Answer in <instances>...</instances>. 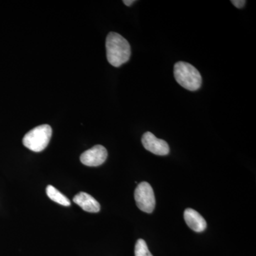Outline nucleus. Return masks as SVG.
Returning <instances> with one entry per match:
<instances>
[{
    "label": "nucleus",
    "mask_w": 256,
    "mask_h": 256,
    "mask_svg": "<svg viewBox=\"0 0 256 256\" xmlns=\"http://www.w3.org/2000/svg\"><path fill=\"white\" fill-rule=\"evenodd\" d=\"M106 53L109 63L120 67L130 60V45L124 36L116 32H110L106 38Z\"/></svg>",
    "instance_id": "nucleus-1"
},
{
    "label": "nucleus",
    "mask_w": 256,
    "mask_h": 256,
    "mask_svg": "<svg viewBox=\"0 0 256 256\" xmlns=\"http://www.w3.org/2000/svg\"><path fill=\"white\" fill-rule=\"evenodd\" d=\"M174 75L176 82L186 90L194 92L201 87V74L192 64L184 62L175 64Z\"/></svg>",
    "instance_id": "nucleus-2"
},
{
    "label": "nucleus",
    "mask_w": 256,
    "mask_h": 256,
    "mask_svg": "<svg viewBox=\"0 0 256 256\" xmlns=\"http://www.w3.org/2000/svg\"><path fill=\"white\" fill-rule=\"evenodd\" d=\"M52 129L48 124H42L32 129L23 138L24 146L36 152L43 151L52 138Z\"/></svg>",
    "instance_id": "nucleus-3"
},
{
    "label": "nucleus",
    "mask_w": 256,
    "mask_h": 256,
    "mask_svg": "<svg viewBox=\"0 0 256 256\" xmlns=\"http://www.w3.org/2000/svg\"><path fill=\"white\" fill-rule=\"evenodd\" d=\"M134 200L138 208L142 212L150 214L156 207V196L149 183L143 182L138 185L134 191Z\"/></svg>",
    "instance_id": "nucleus-4"
},
{
    "label": "nucleus",
    "mask_w": 256,
    "mask_h": 256,
    "mask_svg": "<svg viewBox=\"0 0 256 256\" xmlns=\"http://www.w3.org/2000/svg\"><path fill=\"white\" fill-rule=\"evenodd\" d=\"M107 150L104 146L98 144L84 152L80 156V162L88 166H98L104 164L107 159Z\"/></svg>",
    "instance_id": "nucleus-5"
},
{
    "label": "nucleus",
    "mask_w": 256,
    "mask_h": 256,
    "mask_svg": "<svg viewBox=\"0 0 256 256\" xmlns=\"http://www.w3.org/2000/svg\"><path fill=\"white\" fill-rule=\"evenodd\" d=\"M142 143L146 150L156 156H164L170 153V146L163 140L156 138L154 134L146 132L143 134Z\"/></svg>",
    "instance_id": "nucleus-6"
},
{
    "label": "nucleus",
    "mask_w": 256,
    "mask_h": 256,
    "mask_svg": "<svg viewBox=\"0 0 256 256\" xmlns=\"http://www.w3.org/2000/svg\"><path fill=\"white\" fill-rule=\"evenodd\" d=\"M74 203L78 204L82 210L90 213L100 212V204L92 196L86 192H80L74 197Z\"/></svg>",
    "instance_id": "nucleus-7"
},
{
    "label": "nucleus",
    "mask_w": 256,
    "mask_h": 256,
    "mask_svg": "<svg viewBox=\"0 0 256 256\" xmlns=\"http://www.w3.org/2000/svg\"><path fill=\"white\" fill-rule=\"evenodd\" d=\"M185 222L196 232H202L206 228V222L200 213L192 208H186L184 213Z\"/></svg>",
    "instance_id": "nucleus-8"
},
{
    "label": "nucleus",
    "mask_w": 256,
    "mask_h": 256,
    "mask_svg": "<svg viewBox=\"0 0 256 256\" xmlns=\"http://www.w3.org/2000/svg\"><path fill=\"white\" fill-rule=\"evenodd\" d=\"M46 194L52 201L55 202L58 204L65 206H68L70 205V200L52 185L47 186Z\"/></svg>",
    "instance_id": "nucleus-9"
},
{
    "label": "nucleus",
    "mask_w": 256,
    "mask_h": 256,
    "mask_svg": "<svg viewBox=\"0 0 256 256\" xmlns=\"http://www.w3.org/2000/svg\"><path fill=\"white\" fill-rule=\"evenodd\" d=\"M134 255L136 256H153L150 252L146 242L143 239H139L136 242Z\"/></svg>",
    "instance_id": "nucleus-10"
},
{
    "label": "nucleus",
    "mask_w": 256,
    "mask_h": 256,
    "mask_svg": "<svg viewBox=\"0 0 256 256\" xmlns=\"http://www.w3.org/2000/svg\"><path fill=\"white\" fill-rule=\"evenodd\" d=\"M232 3L236 8L242 9V8L245 6L246 1H245V0H232Z\"/></svg>",
    "instance_id": "nucleus-11"
},
{
    "label": "nucleus",
    "mask_w": 256,
    "mask_h": 256,
    "mask_svg": "<svg viewBox=\"0 0 256 256\" xmlns=\"http://www.w3.org/2000/svg\"><path fill=\"white\" fill-rule=\"evenodd\" d=\"M124 4L126 5V6H130V5H132L133 3L134 2V0H124Z\"/></svg>",
    "instance_id": "nucleus-12"
}]
</instances>
